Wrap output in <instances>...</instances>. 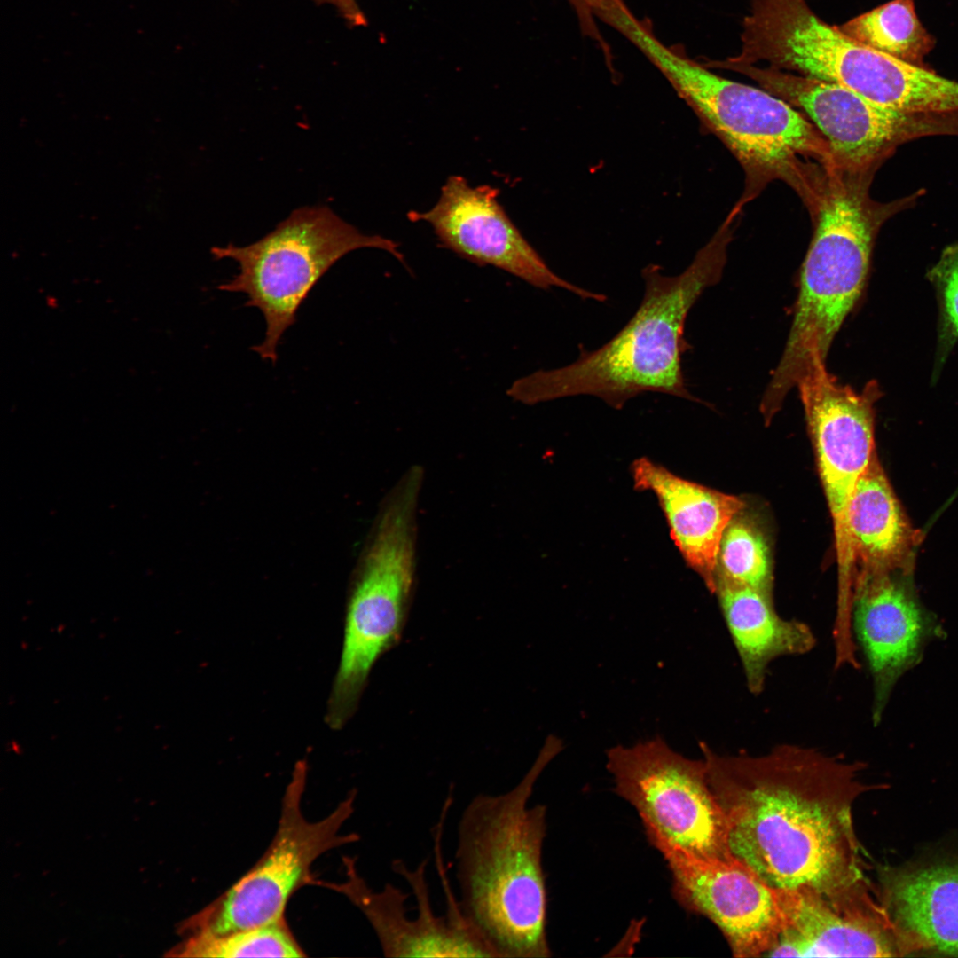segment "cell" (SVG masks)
I'll list each match as a JSON object with an SVG mask.
<instances>
[{"instance_id":"1","label":"cell","mask_w":958,"mask_h":958,"mask_svg":"<svg viewBox=\"0 0 958 958\" xmlns=\"http://www.w3.org/2000/svg\"><path fill=\"white\" fill-rule=\"evenodd\" d=\"M699 748L729 851L766 883L836 894L867 883L852 820L875 789L860 779L865 764L791 743L759 755Z\"/></svg>"},{"instance_id":"2","label":"cell","mask_w":958,"mask_h":958,"mask_svg":"<svg viewBox=\"0 0 958 958\" xmlns=\"http://www.w3.org/2000/svg\"><path fill=\"white\" fill-rule=\"evenodd\" d=\"M548 736L520 782L479 794L465 807L455 852L463 916L497 958L551 956L542 866L546 807L529 805L543 770L561 750Z\"/></svg>"},{"instance_id":"3","label":"cell","mask_w":958,"mask_h":958,"mask_svg":"<svg viewBox=\"0 0 958 958\" xmlns=\"http://www.w3.org/2000/svg\"><path fill=\"white\" fill-rule=\"evenodd\" d=\"M730 239L725 224L675 276L665 275L658 265H647L641 271L645 289L640 306L614 337L594 350L581 349L565 366L517 379L507 395L529 405L592 396L615 409L646 392L695 401L682 370L685 322L703 291L719 281Z\"/></svg>"},{"instance_id":"4","label":"cell","mask_w":958,"mask_h":958,"mask_svg":"<svg viewBox=\"0 0 958 958\" xmlns=\"http://www.w3.org/2000/svg\"><path fill=\"white\" fill-rule=\"evenodd\" d=\"M619 32L737 158L746 174L745 199L781 180L805 200L824 170L836 168L827 140L788 102L720 76L667 47L634 15L622 22Z\"/></svg>"},{"instance_id":"5","label":"cell","mask_w":958,"mask_h":958,"mask_svg":"<svg viewBox=\"0 0 958 958\" xmlns=\"http://www.w3.org/2000/svg\"><path fill=\"white\" fill-rule=\"evenodd\" d=\"M871 178L828 170L806 204L814 232L801 267L787 343L763 395L773 405L782 404L814 361H826L864 291L878 230L911 200L874 201L868 191Z\"/></svg>"},{"instance_id":"6","label":"cell","mask_w":958,"mask_h":958,"mask_svg":"<svg viewBox=\"0 0 958 958\" xmlns=\"http://www.w3.org/2000/svg\"><path fill=\"white\" fill-rule=\"evenodd\" d=\"M419 499L408 486L389 491L357 567L328 701L333 728L352 717L374 664L404 632L415 586Z\"/></svg>"},{"instance_id":"7","label":"cell","mask_w":958,"mask_h":958,"mask_svg":"<svg viewBox=\"0 0 958 958\" xmlns=\"http://www.w3.org/2000/svg\"><path fill=\"white\" fill-rule=\"evenodd\" d=\"M368 247L403 262L393 240L360 232L329 207L306 206L294 209L251 244L214 247L211 252L216 260L228 258L238 263L239 272L217 288L246 294L245 306L260 310L265 337L251 349L275 364L281 337L295 323L301 305L320 279L349 253Z\"/></svg>"},{"instance_id":"8","label":"cell","mask_w":958,"mask_h":958,"mask_svg":"<svg viewBox=\"0 0 958 958\" xmlns=\"http://www.w3.org/2000/svg\"><path fill=\"white\" fill-rule=\"evenodd\" d=\"M307 766L298 762L281 803L275 835L259 860L181 927L186 937L216 936L285 918L291 897L317 879L311 868L326 852L359 840L341 829L355 809L352 790L327 816L308 821L302 811Z\"/></svg>"},{"instance_id":"9","label":"cell","mask_w":958,"mask_h":958,"mask_svg":"<svg viewBox=\"0 0 958 958\" xmlns=\"http://www.w3.org/2000/svg\"><path fill=\"white\" fill-rule=\"evenodd\" d=\"M615 792L638 813L650 844L728 859L725 815L710 787L703 758H687L662 737L606 753Z\"/></svg>"},{"instance_id":"10","label":"cell","mask_w":958,"mask_h":958,"mask_svg":"<svg viewBox=\"0 0 958 958\" xmlns=\"http://www.w3.org/2000/svg\"><path fill=\"white\" fill-rule=\"evenodd\" d=\"M711 67L746 75L801 110L827 140L836 169L852 175L872 177L899 145L909 140L958 135V114H903L882 108L848 88L795 73L725 60Z\"/></svg>"},{"instance_id":"11","label":"cell","mask_w":958,"mask_h":958,"mask_svg":"<svg viewBox=\"0 0 958 958\" xmlns=\"http://www.w3.org/2000/svg\"><path fill=\"white\" fill-rule=\"evenodd\" d=\"M797 388L832 517L838 563L837 601H851L856 573L849 506L856 484L875 457V404L882 393L872 380L857 391L816 361Z\"/></svg>"},{"instance_id":"12","label":"cell","mask_w":958,"mask_h":958,"mask_svg":"<svg viewBox=\"0 0 958 958\" xmlns=\"http://www.w3.org/2000/svg\"><path fill=\"white\" fill-rule=\"evenodd\" d=\"M775 889L783 927L767 956L900 957L916 951L868 883L836 894Z\"/></svg>"},{"instance_id":"13","label":"cell","mask_w":958,"mask_h":958,"mask_svg":"<svg viewBox=\"0 0 958 958\" xmlns=\"http://www.w3.org/2000/svg\"><path fill=\"white\" fill-rule=\"evenodd\" d=\"M656 850L667 863L680 905L716 924L734 956L766 955L783 927L775 888L734 856L706 858L669 846Z\"/></svg>"},{"instance_id":"14","label":"cell","mask_w":958,"mask_h":958,"mask_svg":"<svg viewBox=\"0 0 958 958\" xmlns=\"http://www.w3.org/2000/svg\"><path fill=\"white\" fill-rule=\"evenodd\" d=\"M498 194L491 186L473 187L463 177L451 176L437 202L426 212H411L410 218L429 224L443 247L474 263L496 267L539 289L606 300L554 273L508 217Z\"/></svg>"},{"instance_id":"15","label":"cell","mask_w":958,"mask_h":958,"mask_svg":"<svg viewBox=\"0 0 958 958\" xmlns=\"http://www.w3.org/2000/svg\"><path fill=\"white\" fill-rule=\"evenodd\" d=\"M428 860L411 870L403 860L392 861V869L411 886L418 914L410 918L405 906L408 893L386 883L374 891L359 875L356 860L343 858L345 879L341 883L318 879L315 885L346 897L367 919L386 957H490L492 954L462 915L455 898L446 899V915H435L426 880Z\"/></svg>"},{"instance_id":"16","label":"cell","mask_w":958,"mask_h":958,"mask_svg":"<svg viewBox=\"0 0 958 958\" xmlns=\"http://www.w3.org/2000/svg\"><path fill=\"white\" fill-rule=\"evenodd\" d=\"M897 571H856L852 629L873 683L872 719L877 725L901 676L922 659L940 632L908 581Z\"/></svg>"},{"instance_id":"17","label":"cell","mask_w":958,"mask_h":958,"mask_svg":"<svg viewBox=\"0 0 958 958\" xmlns=\"http://www.w3.org/2000/svg\"><path fill=\"white\" fill-rule=\"evenodd\" d=\"M632 473L636 489L656 496L676 546L713 593L724 531L744 502L681 478L647 458L635 460Z\"/></svg>"},{"instance_id":"18","label":"cell","mask_w":958,"mask_h":958,"mask_svg":"<svg viewBox=\"0 0 958 958\" xmlns=\"http://www.w3.org/2000/svg\"><path fill=\"white\" fill-rule=\"evenodd\" d=\"M713 593L752 695L764 690L773 661L803 656L815 648L817 639L810 625L780 616L773 596L718 575Z\"/></svg>"},{"instance_id":"19","label":"cell","mask_w":958,"mask_h":958,"mask_svg":"<svg viewBox=\"0 0 958 958\" xmlns=\"http://www.w3.org/2000/svg\"><path fill=\"white\" fill-rule=\"evenodd\" d=\"M878 899L917 951L958 955V864L886 868Z\"/></svg>"},{"instance_id":"20","label":"cell","mask_w":958,"mask_h":958,"mask_svg":"<svg viewBox=\"0 0 958 958\" xmlns=\"http://www.w3.org/2000/svg\"><path fill=\"white\" fill-rule=\"evenodd\" d=\"M855 565L899 571L917 543L912 527L876 456L859 479L849 506Z\"/></svg>"},{"instance_id":"21","label":"cell","mask_w":958,"mask_h":958,"mask_svg":"<svg viewBox=\"0 0 958 958\" xmlns=\"http://www.w3.org/2000/svg\"><path fill=\"white\" fill-rule=\"evenodd\" d=\"M839 28L862 45L920 66L936 44L917 16L915 0H891Z\"/></svg>"},{"instance_id":"22","label":"cell","mask_w":958,"mask_h":958,"mask_svg":"<svg viewBox=\"0 0 958 958\" xmlns=\"http://www.w3.org/2000/svg\"><path fill=\"white\" fill-rule=\"evenodd\" d=\"M177 955L212 958L303 957L305 953L285 918L216 936L186 937Z\"/></svg>"},{"instance_id":"23","label":"cell","mask_w":958,"mask_h":958,"mask_svg":"<svg viewBox=\"0 0 958 958\" xmlns=\"http://www.w3.org/2000/svg\"><path fill=\"white\" fill-rule=\"evenodd\" d=\"M718 566L717 575L773 596V569L766 539L758 526L739 514L724 531Z\"/></svg>"},{"instance_id":"24","label":"cell","mask_w":958,"mask_h":958,"mask_svg":"<svg viewBox=\"0 0 958 958\" xmlns=\"http://www.w3.org/2000/svg\"><path fill=\"white\" fill-rule=\"evenodd\" d=\"M928 278L936 288L940 306L938 364L942 365L958 341V244L943 250Z\"/></svg>"},{"instance_id":"25","label":"cell","mask_w":958,"mask_h":958,"mask_svg":"<svg viewBox=\"0 0 958 958\" xmlns=\"http://www.w3.org/2000/svg\"><path fill=\"white\" fill-rule=\"evenodd\" d=\"M574 7L584 31L598 39L594 18L601 20L615 9L624 4L623 0H568Z\"/></svg>"},{"instance_id":"26","label":"cell","mask_w":958,"mask_h":958,"mask_svg":"<svg viewBox=\"0 0 958 958\" xmlns=\"http://www.w3.org/2000/svg\"><path fill=\"white\" fill-rule=\"evenodd\" d=\"M318 4L334 5L341 16L351 27L366 26L367 20L356 0H315Z\"/></svg>"}]
</instances>
